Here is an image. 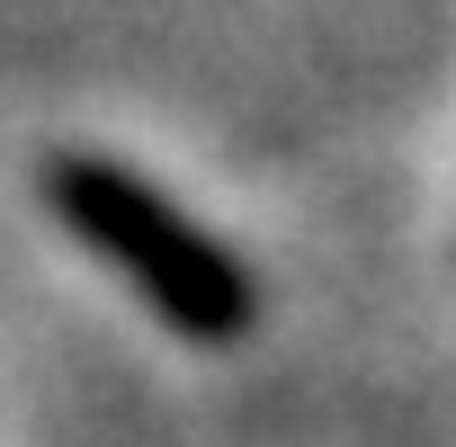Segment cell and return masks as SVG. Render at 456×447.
<instances>
[{
  "instance_id": "obj_1",
  "label": "cell",
  "mask_w": 456,
  "mask_h": 447,
  "mask_svg": "<svg viewBox=\"0 0 456 447\" xmlns=\"http://www.w3.org/2000/svg\"><path fill=\"white\" fill-rule=\"evenodd\" d=\"M45 206L72 224V233L197 349H233L260 322V287L251 269L224 251L197 215H179L152 179H134L126 161L99 152H54L45 161Z\"/></svg>"
}]
</instances>
